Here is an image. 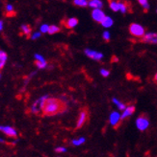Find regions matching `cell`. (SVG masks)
<instances>
[{
  "instance_id": "obj_1",
  "label": "cell",
  "mask_w": 157,
  "mask_h": 157,
  "mask_svg": "<svg viewBox=\"0 0 157 157\" xmlns=\"http://www.w3.org/2000/svg\"><path fill=\"white\" fill-rule=\"evenodd\" d=\"M67 109V105L64 101L56 98H48L45 101L43 108V112L46 116H53L64 112Z\"/></svg>"
},
{
  "instance_id": "obj_2",
  "label": "cell",
  "mask_w": 157,
  "mask_h": 157,
  "mask_svg": "<svg viewBox=\"0 0 157 157\" xmlns=\"http://www.w3.org/2000/svg\"><path fill=\"white\" fill-rule=\"evenodd\" d=\"M136 125L139 130L145 131L150 125V119L147 114H141L136 120Z\"/></svg>"
},
{
  "instance_id": "obj_3",
  "label": "cell",
  "mask_w": 157,
  "mask_h": 157,
  "mask_svg": "<svg viewBox=\"0 0 157 157\" xmlns=\"http://www.w3.org/2000/svg\"><path fill=\"white\" fill-rule=\"evenodd\" d=\"M48 99V96H43L41 98H39L35 103L32 105V106H31V112L34 113V114H38L39 112H40L41 110H43V105L45 104V101Z\"/></svg>"
},
{
  "instance_id": "obj_4",
  "label": "cell",
  "mask_w": 157,
  "mask_h": 157,
  "mask_svg": "<svg viewBox=\"0 0 157 157\" xmlns=\"http://www.w3.org/2000/svg\"><path fill=\"white\" fill-rule=\"evenodd\" d=\"M129 33L136 37H143L145 34V28L137 23H132L129 26Z\"/></svg>"
},
{
  "instance_id": "obj_5",
  "label": "cell",
  "mask_w": 157,
  "mask_h": 157,
  "mask_svg": "<svg viewBox=\"0 0 157 157\" xmlns=\"http://www.w3.org/2000/svg\"><path fill=\"white\" fill-rule=\"evenodd\" d=\"M88 117H89V110L87 107H83L81 110H80V113H79V116H78V120H77V124H76V128H81L84 124L87 122L88 120Z\"/></svg>"
},
{
  "instance_id": "obj_6",
  "label": "cell",
  "mask_w": 157,
  "mask_h": 157,
  "mask_svg": "<svg viewBox=\"0 0 157 157\" xmlns=\"http://www.w3.org/2000/svg\"><path fill=\"white\" fill-rule=\"evenodd\" d=\"M0 131L3 132L8 137H13V138L18 137L17 130H15L14 128L10 127V125H0Z\"/></svg>"
},
{
  "instance_id": "obj_7",
  "label": "cell",
  "mask_w": 157,
  "mask_h": 157,
  "mask_svg": "<svg viewBox=\"0 0 157 157\" xmlns=\"http://www.w3.org/2000/svg\"><path fill=\"white\" fill-rule=\"evenodd\" d=\"M141 41L144 43H150V44H157V34L156 33H148L146 34Z\"/></svg>"
},
{
  "instance_id": "obj_8",
  "label": "cell",
  "mask_w": 157,
  "mask_h": 157,
  "mask_svg": "<svg viewBox=\"0 0 157 157\" xmlns=\"http://www.w3.org/2000/svg\"><path fill=\"white\" fill-rule=\"evenodd\" d=\"M92 17H93V18L95 19L97 22L102 23L103 20H104L105 17H106V15H105V13H104L102 11H101V10L96 9V10H93V11L92 12Z\"/></svg>"
},
{
  "instance_id": "obj_9",
  "label": "cell",
  "mask_w": 157,
  "mask_h": 157,
  "mask_svg": "<svg viewBox=\"0 0 157 157\" xmlns=\"http://www.w3.org/2000/svg\"><path fill=\"white\" fill-rule=\"evenodd\" d=\"M85 54H86V56H88L90 59L97 60V61H99L101 59L103 58V55L101 53L97 52V51H93V50H90V49H86Z\"/></svg>"
},
{
  "instance_id": "obj_10",
  "label": "cell",
  "mask_w": 157,
  "mask_h": 157,
  "mask_svg": "<svg viewBox=\"0 0 157 157\" xmlns=\"http://www.w3.org/2000/svg\"><path fill=\"white\" fill-rule=\"evenodd\" d=\"M135 111V107L133 105H130V106H127L125 108V110L123 111L122 115L121 116V120H124L125 118H128L129 116H131L133 113Z\"/></svg>"
},
{
  "instance_id": "obj_11",
  "label": "cell",
  "mask_w": 157,
  "mask_h": 157,
  "mask_svg": "<svg viewBox=\"0 0 157 157\" xmlns=\"http://www.w3.org/2000/svg\"><path fill=\"white\" fill-rule=\"evenodd\" d=\"M120 119H121V116L118 112H113L111 115H110V123H111V124L115 125V127L119 124Z\"/></svg>"
},
{
  "instance_id": "obj_12",
  "label": "cell",
  "mask_w": 157,
  "mask_h": 157,
  "mask_svg": "<svg viewBox=\"0 0 157 157\" xmlns=\"http://www.w3.org/2000/svg\"><path fill=\"white\" fill-rule=\"evenodd\" d=\"M7 59H8L7 53L3 50H0V70L5 66Z\"/></svg>"
},
{
  "instance_id": "obj_13",
  "label": "cell",
  "mask_w": 157,
  "mask_h": 157,
  "mask_svg": "<svg viewBox=\"0 0 157 157\" xmlns=\"http://www.w3.org/2000/svg\"><path fill=\"white\" fill-rule=\"evenodd\" d=\"M78 24V19L75 17H72V18H68L66 22H65V26L68 29H72L74 28L76 25Z\"/></svg>"
},
{
  "instance_id": "obj_14",
  "label": "cell",
  "mask_w": 157,
  "mask_h": 157,
  "mask_svg": "<svg viewBox=\"0 0 157 157\" xmlns=\"http://www.w3.org/2000/svg\"><path fill=\"white\" fill-rule=\"evenodd\" d=\"M102 2L99 1V0H92V1L89 2V6L93 8V10H96V9H99L100 10V8L102 7Z\"/></svg>"
},
{
  "instance_id": "obj_15",
  "label": "cell",
  "mask_w": 157,
  "mask_h": 157,
  "mask_svg": "<svg viewBox=\"0 0 157 157\" xmlns=\"http://www.w3.org/2000/svg\"><path fill=\"white\" fill-rule=\"evenodd\" d=\"M20 30H21V32L24 34L25 36H29L31 34V32H32V29H31V27L29 25H26V24L21 25Z\"/></svg>"
},
{
  "instance_id": "obj_16",
  "label": "cell",
  "mask_w": 157,
  "mask_h": 157,
  "mask_svg": "<svg viewBox=\"0 0 157 157\" xmlns=\"http://www.w3.org/2000/svg\"><path fill=\"white\" fill-rule=\"evenodd\" d=\"M101 24H102V26H103V27H105V28L111 27V26L113 25V20H112V18H111V17H105V19L103 20V22L101 23Z\"/></svg>"
},
{
  "instance_id": "obj_17",
  "label": "cell",
  "mask_w": 157,
  "mask_h": 157,
  "mask_svg": "<svg viewBox=\"0 0 157 157\" xmlns=\"http://www.w3.org/2000/svg\"><path fill=\"white\" fill-rule=\"evenodd\" d=\"M110 8L114 11V12H118L120 11V3L119 2H116V1H110Z\"/></svg>"
},
{
  "instance_id": "obj_18",
  "label": "cell",
  "mask_w": 157,
  "mask_h": 157,
  "mask_svg": "<svg viewBox=\"0 0 157 157\" xmlns=\"http://www.w3.org/2000/svg\"><path fill=\"white\" fill-rule=\"evenodd\" d=\"M60 32V28L56 25H50L49 26V30H48V34L53 35V34H56Z\"/></svg>"
},
{
  "instance_id": "obj_19",
  "label": "cell",
  "mask_w": 157,
  "mask_h": 157,
  "mask_svg": "<svg viewBox=\"0 0 157 157\" xmlns=\"http://www.w3.org/2000/svg\"><path fill=\"white\" fill-rule=\"evenodd\" d=\"M88 1H86V0H74L73 1V4L76 5V6H79V7H86L88 6Z\"/></svg>"
},
{
  "instance_id": "obj_20",
  "label": "cell",
  "mask_w": 157,
  "mask_h": 157,
  "mask_svg": "<svg viewBox=\"0 0 157 157\" xmlns=\"http://www.w3.org/2000/svg\"><path fill=\"white\" fill-rule=\"evenodd\" d=\"M112 101H113L114 103H115V104L117 105V106L119 107V109H121V110H123V111L125 110V108H126V106H125V105H124L123 104H122L121 101H118V100H117L116 98H113V99H112Z\"/></svg>"
},
{
  "instance_id": "obj_21",
  "label": "cell",
  "mask_w": 157,
  "mask_h": 157,
  "mask_svg": "<svg viewBox=\"0 0 157 157\" xmlns=\"http://www.w3.org/2000/svg\"><path fill=\"white\" fill-rule=\"evenodd\" d=\"M35 59L36 61H39V62H43V63H48L46 60L44 59V58L40 54H35Z\"/></svg>"
},
{
  "instance_id": "obj_22",
  "label": "cell",
  "mask_w": 157,
  "mask_h": 157,
  "mask_svg": "<svg viewBox=\"0 0 157 157\" xmlns=\"http://www.w3.org/2000/svg\"><path fill=\"white\" fill-rule=\"evenodd\" d=\"M139 3H140L141 5H142V6L144 7L145 12H147V10L150 9V5H148V3H147V0H140Z\"/></svg>"
},
{
  "instance_id": "obj_23",
  "label": "cell",
  "mask_w": 157,
  "mask_h": 157,
  "mask_svg": "<svg viewBox=\"0 0 157 157\" xmlns=\"http://www.w3.org/2000/svg\"><path fill=\"white\" fill-rule=\"evenodd\" d=\"M119 3H120V11L122 13H125L127 12V5L125 3H122V2H119Z\"/></svg>"
},
{
  "instance_id": "obj_24",
  "label": "cell",
  "mask_w": 157,
  "mask_h": 157,
  "mask_svg": "<svg viewBox=\"0 0 157 157\" xmlns=\"http://www.w3.org/2000/svg\"><path fill=\"white\" fill-rule=\"evenodd\" d=\"M85 142V139L84 138H80V139H77V140H73L72 144L74 145V146H79L81 144H83Z\"/></svg>"
},
{
  "instance_id": "obj_25",
  "label": "cell",
  "mask_w": 157,
  "mask_h": 157,
  "mask_svg": "<svg viewBox=\"0 0 157 157\" xmlns=\"http://www.w3.org/2000/svg\"><path fill=\"white\" fill-rule=\"evenodd\" d=\"M48 30H49V25H48V24H43V25H42V26H41V29H40L41 33H43V34L48 33Z\"/></svg>"
},
{
  "instance_id": "obj_26",
  "label": "cell",
  "mask_w": 157,
  "mask_h": 157,
  "mask_svg": "<svg viewBox=\"0 0 157 157\" xmlns=\"http://www.w3.org/2000/svg\"><path fill=\"white\" fill-rule=\"evenodd\" d=\"M5 10H6V12L8 13H13L14 12V6L12 4H7L5 6Z\"/></svg>"
},
{
  "instance_id": "obj_27",
  "label": "cell",
  "mask_w": 157,
  "mask_h": 157,
  "mask_svg": "<svg viewBox=\"0 0 157 157\" xmlns=\"http://www.w3.org/2000/svg\"><path fill=\"white\" fill-rule=\"evenodd\" d=\"M35 64L37 65V67L39 69H43L46 67V65H48V63H43V62H39V61H35Z\"/></svg>"
},
{
  "instance_id": "obj_28",
  "label": "cell",
  "mask_w": 157,
  "mask_h": 157,
  "mask_svg": "<svg viewBox=\"0 0 157 157\" xmlns=\"http://www.w3.org/2000/svg\"><path fill=\"white\" fill-rule=\"evenodd\" d=\"M55 151L58 152V153H62V152H66L67 151V148L63 147H59L57 148H55Z\"/></svg>"
},
{
  "instance_id": "obj_29",
  "label": "cell",
  "mask_w": 157,
  "mask_h": 157,
  "mask_svg": "<svg viewBox=\"0 0 157 157\" xmlns=\"http://www.w3.org/2000/svg\"><path fill=\"white\" fill-rule=\"evenodd\" d=\"M41 33L40 32H37V33H34L32 36H31V39H33V40H35V39H38L39 37L41 36Z\"/></svg>"
},
{
  "instance_id": "obj_30",
  "label": "cell",
  "mask_w": 157,
  "mask_h": 157,
  "mask_svg": "<svg viewBox=\"0 0 157 157\" xmlns=\"http://www.w3.org/2000/svg\"><path fill=\"white\" fill-rule=\"evenodd\" d=\"M100 73H101V75H102L103 77H108L109 74H110V71H108V70H105V69H101Z\"/></svg>"
},
{
  "instance_id": "obj_31",
  "label": "cell",
  "mask_w": 157,
  "mask_h": 157,
  "mask_svg": "<svg viewBox=\"0 0 157 157\" xmlns=\"http://www.w3.org/2000/svg\"><path fill=\"white\" fill-rule=\"evenodd\" d=\"M103 38L105 39L106 41H109L110 40V34H109V32H107V31L103 33Z\"/></svg>"
},
{
  "instance_id": "obj_32",
  "label": "cell",
  "mask_w": 157,
  "mask_h": 157,
  "mask_svg": "<svg viewBox=\"0 0 157 157\" xmlns=\"http://www.w3.org/2000/svg\"><path fill=\"white\" fill-rule=\"evenodd\" d=\"M3 28H4V22L3 20H0V32L3 30Z\"/></svg>"
},
{
  "instance_id": "obj_33",
  "label": "cell",
  "mask_w": 157,
  "mask_h": 157,
  "mask_svg": "<svg viewBox=\"0 0 157 157\" xmlns=\"http://www.w3.org/2000/svg\"><path fill=\"white\" fill-rule=\"evenodd\" d=\"M154 81H155V82H157V74H156V75H155V77H154Z\"/></svg>"
},
{
  "instance_id": "obj_34",
  "label": "cell",
  "mask_w": 157,
  "mask_h": 157,
  "mask_svg": "<svg viewBox=\"0 0 157 157\" xmlns=\"http://www.w3.org/2000/svg\"><path fill=\"white\" fill-rule=\"evenodd\" d=\"M0 142H4V140H3V139H2L1 137H0Z\"/></svg>"
},
{
  "instance_id": "obj_35",
  "label": "cell",
  "mask_w": 157,
  "mask_h": 157,
  "mask_svg": "<svg viewBox=\"0 0 157 157\" xmlns=\"http://www.w3.org/2000/svg\"><path fill=\"white\" fill-rule=\"evenodd\" d=\"M0 80H1V73H0Z\"/></svg>"
},
{
  "instance_id": "obj_36",
  "label": "cell",
  "mask_w": 157,
  "mask_h": 157,
  "mask_svg": "<svg viewBox=\"0 0 157 157\" xmlns=\"http://www.w3.org/2000/svg\"><path fill=\"white\" fill-rule=\"evenodd\" d=\"M113 157H114V156H113Z\"/></svg>"
}]
</instances>
